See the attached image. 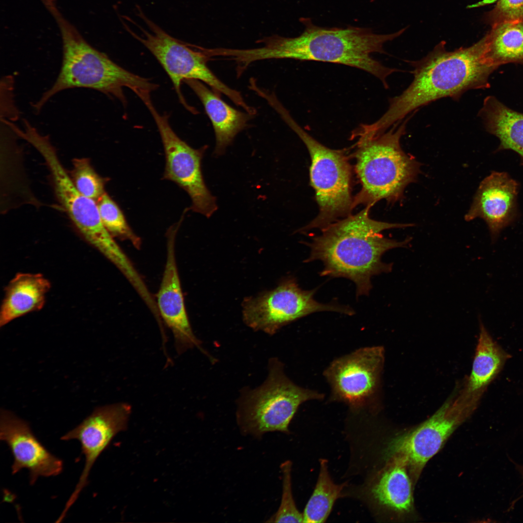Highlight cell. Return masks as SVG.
<instances>
[{
	"mask_svg": "<svg viewBox=\"0 0 523 523\" xmlns=\"http://www.w3.org/2000/svg\"><path fill=\"white\" fill-rule=\"evenodd\" d=\"M370 208L366 206L355 215L331 223L308 244L310 254L305 262L322 261L324 267L321 276L351 280L355 285L357 296L369 294L373 276L392 271V264L382 262V255L390 249L406 247L411 240L407 238L398 241L385 237L381 232L413 225L372 219L369 215Z\"/></svg>",
	"mask_w": 523,
	"mask_h": 523,
	"instance_id": "1",
	"label": "cell"
},
{
	"mask_svg": "<svg viewBox=\"0 0 523 523\" xmlns=\"http://www.w3.org/2000/svg\"><path fill=\"white\" fill-rule=\"evenodd\" d=\"M442 41L423 58L409 62L414 78L399 95L389 100L385 113L374 122L380 131H386L410 113L440 98L458 100L472 89L490 87L489 78L496 69L485 56L483 37L470 46L447 51Z\"/></svg>",
	"mask_w": 523,
	"mask_h": 523,
	"instance_id": "2",
	"label": "cell"
},
{
	"mask_svg": "<svg viewBox=\"0 0 523 523\" xmlns=\"http://www.w3.org/2000/svg\"><path fill=\"white\" fill-rule=\"evenodd\" d=\"M305 28L293 38L275 37L264 41L262 47L253 48L255 62L270 59H292L343 64L366 71L378 78L385 89L387 78L398 69L383 65L371 56L385 53L384 45L396 38L405 30L388 34L374 33L368 28H323L302 18Z\"/></svg>",
	"mask_w": 523,
	"mask_h": 523,
	"instance_id": "3",
	"label": "cell"
},
{
	"mask_svg": "<svg viewBox=\"0 0 523 523\" xmlns=\"http://www.w3.org/2000/svg\"><path fill=\"white\" fill-rule=\"evenodd\" d=\"M55 19L62 44V65L52 86L33 104L39 112L53 96L65 90L84 88L95 90L118 99L124 105V88L132 91L145 104L158 85L123 68L106 54L92 46L63 15L56 0H40Z\"/></svg>",
	"mask_w": 523,
	"mask_h": 523,
	"instance_id": "4",
	"label": "cell"
},
{
	"mask_svg": "<svg viewBox=\"0 0 523 523\" xmlns=\"http://www.w3.org/2000/svg\"><path fill=\"white\" fill-rule=\"evenodd\" d=\"M410 117L382 134L358 138L355 169L361 189L354 199V207L360 204L371 207L383 199L395 202L415 181L419 164L403 151L400 143Z\"/></svg>",
	"mask_w": 523,
	"mask_h": 523,
	"instance_id": "5",
	"label": "cell"
},
{
	"mask_svg": "<svg viewBox=\"0 0 523 523\" xmlns=\"http://www.w3.org/2000/svg\"><path fill=\"white\" fill-rule=\"evenodd\" d=\"M323 398V395L300 387L285 375L282 363L276 358L269 363L267 379L259 387L241 398L237 421L245 435L261 438L269 432H289V424L303 403Z\"/></svg>",
	"mask_w": 523,
	"mask_h": 523,
	"instance_id": "6",
	"label": "cell"
},
{
	"mask_svg": "<svg viewBox=\"0 0 523 523\" xmlns=\"http://www.w3.org/2000/svg\"><path fill=\"white\" fill-rule=\"evenodd\" d=\"M138 15L145 22L148 30H141L139 36L123 22L126 30L140 42L154 56L162 66L173 83L179 101L190 112L196 114L197 110L189 106L183 96L181 85L186 79H196L209 86L216 93L223 94L245 111L253 114L255 108L249 106L241 93L224 84L207 65L210 59L203 47L196 46L177 39L166 32L151 20L138 8Z\"/></svg>",
	"mask_w": 523,
	"mask_h": 523,
	"instance_id": "7",
	"label": "cell"
},
{
	"mask_svg": "<svg viewBox=\"0 0 523 523\" xmlns=\"http://www.w3.org/2000/svg\"><path fill=\"white\" fill-rule=\"evenodd\" d=\"M276 110L302 140L311 157L310 183L315 191L319 212L301 230H322L340 217L351 215L354 208L351 193V168L344 152L331 149L318 141L298 124L282 104L278 105Z\"/></svg>",
	"mask_w": 523,
	"mask_h": 523,
	"instance_id": "8",
	"label": "cell"
},
{
	"mask_svg": "<svg viewBox=\"0 0 523 523\" xmlns=\"http://www.w3.org/2000/svg\"><path fill=\"white\" fill-rule=\"evenodd\" d=\"M476 410L460 391L454 394L426 421L393 439L385 450V457L404 459L415 484L428 461Z\"/></svg>",
	"mask_w": 523,
	"mask_h": 523,
	"instance_id": "9",
	"label": "cell"
},
{
	"mask_svg": "<svg viewBox=\"0 0 523 523\" xmlns=\"http://www.w3.org/2000/svg\"><path fill=\"white\" fill-rule=\"evenodd\" d=\"M28 141L43 157L51 173L55 194L75 227L84 239L105 257L119 248L104 225L96 201L81 194L60 162L47 136L32 132Z\"/></svg>",
	"mask_w": 523,
	"mask_h": 523,
	"instance_id": "10",
	"label": "cell"
},
{
	"mask_svg": "<svg viewBox=\"0 0 523 523\" xmlns=\"http://www.w3.org/2000/svg\"><path fill=\"white\" fill-rule=\"evenodd\" d=\"M315 292V290H302L295 279L287 278L276 289L246 299L243 303L244 321L252 329L272 335L283 326L314 312L354 314L349 307L317 301L314 298Z\"/></svg>",
	"mask_w": 523,
	"mask_h": 523,
	"instance_id": "11",
	"label": "cell"
},
{
	"mask_svg": "<svg viewBox=\"0 0 523 523\" xmlns=\"http://www.w3.org/2000/svg\"><path fill=\"white\" fill-rule=\"evenodd\" d=\"M384 362L381 346L361 348L333 361L324 371L330 400L354 411L370 408L379 391Z\"/></svg>",
	"mask_w": 523,
	"mask_h": 523,
	"instance_id": "12",
	"label": "cell"
},
{
	"mask_svg": "<svg viewBox=\"0 0 523 523\" xmlns=\"http://www.w3.org/2000/svg\"><path fill=\"white\" fill-rule=\"evenodd\" d=\"M158 129L164 149L166 165L163 178L174 182L185 191L192 200L190 209L210 217L217 209L216 198L205 184L201 160L207 147L195 149L173 131L167 114H161L153 102L146 106Z\"/></svg>",
	"mask_w": 523,
	"mask_h": 523,
	"instance_id": "13",
	"label": "cell"
},
{
	"mask_svg": "<svg viewBox=\"0 0 523 523\" xmlns=\"http://www.w3.org/2000/svg\"><path fill=\"white\" fill-rule=\"evenodd\" d=\"M131 413V406L119 402L96 408L78 426L63 435L61 440H77L84 455V467L74 492L67 501L61 516L64 518L86 486L91 470L96 459L113 437L125 430Z\"/></svg>",
	"mask_w": 523,
	"mask_h": 523,
	"instance_id": "14",
	"label": "cell"
},
{
	"mask_svg": "<svg viewBox=\"0 0 523 523\" xmlns=\"http://www.w3.org/2000/svg\"><path fill=\"white\" fill-rule=\"evenodd\" d=\"M180 223L167 231L166 262L156 301L159 316L171 330L179 354L200 345L189 322L176 264L175 242Z\"/></svg>",
	"mask_w": 523,
	"mask_h": 523,
	"instance_id": "15",
	"label": "cell"
},
{
	"mask_svg": "<svg viewBox=\"0 0 523 523\" xmlns=\"http://www.w3.org/2000/svg\"><path fill=\"white\" fill-rule=\"evenodd\" d=\"M0 439L7 444L14 457L12 474L28 469L31 485L40 477L55 476L62 472V461L40 442L28 423L4 409L0 411Z\"/></svg>",
	"mask_w": 523,
	"mask_h": 523,
	"instance_id": "16",
	"label": "cell"
},
{
	"mask_svg": "<svg viewBox=\"0 0 523 523\" xmlns=\"http://www.w3.org/2000/svg\"><path fill=\"white\" fill-rule=\"evenodd\" d=\"M518 187L507 173L492 172L480 183L465 219H484L495 241L515 218Z\"/></svg>",
	"mask_w": 523,
	"mask_h": 523,
	"instance_id": "17",
	"label": "cell"
},
{
	"mask_svg": "<svg viewBox=\"0 0 523 523\" xmlns=\"http://www.w3.org/2000/svg\"><path fill=\"white\" fill-rule=\"evenodd\" d=\"M387 459L385 467L378 474L370 488L377 504L398 516L413 511L415 484L405 461L399 456Z\"/></svg>",
	"mask_w": 523,
	"mask_h": 523,
	"instance_id": "18",
	"label": "cell"
},
{
	"mask_svg": "<svg viewBox=\"0 0 523 523\" xmlns=\"http://www.w3.org/2000/svg\"><path fill=\"white\" fill-rule=\"evenodd\" d=\"M184 82L202 103L215 134L214 154L222 155L235 136L247 126L248 122L254 115L231 107L220 98L219 94L209 89L201 81L189 79Z\"/></svg>",
	"mask_w": 523,
	"mask_h": 523,
	"instance_id": "19",
	"label": "cell"
},
{
	"mask_svg": "<svg viewBox=\"0 0 523 523\" xmlns=\"http://www.w3.org/2000/svg\"><path fill=\"white\" fill-rule=\"evenodd\" d=\"M50 287V281L41 274H16L5 290L0 308V326L42 309Z\"/></svg>",
	"mask_w": 523,
	"mask_h": 523,
	"instance_id": "20",
	"label": "cell"
},
{
	"mask_svg": "<svg viewBox=\"0 0 523 523\" xmlns=\"http://www.w3.org/2000/svg\"><path fill=\"white\" fill-rule=\"evenodd\" d=\"M511 357L493 339L480 321L479 337L472 370L462 390L479 404L488 386L498 376Z\"/></svg>",
	"mask_w": 523,
	"mask_h": 523,
	"instance_id": "21",
	"label": "cell"
},
{
	"mask_svg": "<svg viewBox=\"0 0 523 523\" xmlns=\"http://www.w3.org/2000/svg\"><path fill=\"white\" fill-rule=\"evenodd\" d=\"M486 130L500 140V150H511L523 158V113L515 111L496 97L484 99L478 113Z\"/></svg>",
	"mask_w": 523,
	"mask_h": 523,
	"instance_id": "22",
	"label": "cell"
},
{
	"mask_svg": "<svg viewBox=\"0 0 523 523\" xmlns=\"http://www.w3.org/2000/svg\"><path fill=\"white\" fill-rule=\"evenodd\" d=\"M484 37L485 56L492 66L523 64V20L495 24Z\"/></svg>",
	"mask_w": 523,
	"mask_h": 523,
	"instance_id": "23",
	"label": "cell"
},
{
	"mask_svg": "<svg viewBox=\"0 0 523 523\" xmlns=\"http://www.w3.org/2000/svg\"><path fill=\"white\" fill-rule=\"evenodd\" d=\"M320 464L316 485L303 513V523H324L345 486V483L337 484L333 481L325 459H321Z\"/></svg>",
	"mask_w": 523,
	"mask_h": 523,
	"instance_id": "24",
	"label": "cell"
},
{
	"mask_svg": "<svg viewBox=\"0 0 523 523\" xmlns=\"http://www.w3.org/2000/svg\"><path fill=\"white\" fill-rule=\"evenodd\" d=\"M102 221L113 236L129 241L136 248L141 240L132 231L118 204L106 192L96 201Z\"/></svg>",
	"mask_w": 523,
	"mask_h": 523,
	"instance_id": "25",
	"label": "cell"
},
{
	"mask_svg": "<svg viewBox=\"0 0 523 523\" xmlns=\"http://www.w3.org/2000/svg\"><path fill=\"white\" fill-rule=\"evenodd\" d=\"M72 164L71 179L75 187L81 194L97 201L105 193V179L97 173L87 158H75Z\"/></svg>",
	"mask_w": 523,
	"mask_h": 523,
	"instance_id": "26",
	"label": "cell"
},
{
	"mask_svg": "<svg viewBox=\"0 0 523 523\" xmlns=\"http://www.w3.org/2000/svg\"><path fill=\"white\" fill-rule=\"evenodd\" d=\"M292 462L285 461L280 466L282 474V492L280 505L276 513L267 522L303 523V514L297 508L292 489Z\"/></svg>",
	"mask_w": 523,
	"mask_h": 523,
	"instance_id": "27",
	"label": "cell"
},
{
	"mask_svg": "<svg viewBox=\"0 0 523 523\" xmlns=\"http://www.w3.org/2000/svg\"><path fill=\"white\" fill-rule=\"evenodd\" d=\"M486 19L492 26L504 21L523 20V0H498Z\"/></svg>",
	"mask_w": 523,
	"mask_h": 523,
	"instance_id": "28",
	"label": "cell"
},
{
	"mask_svg": "<svg viewBox=\"0 0 523 523\" xmlns=\"http://www.w3.org/2000/svg\"><path fill=\"white\" fill-rule=\"evenodd\" d=\"M516 468L518 470L520 474L521 475L523 478V465H517ZM523 497V493L521 495V498Z\"/></svg>",
	"mask_w": 523,
	"mask_h": 523,
	"instance_id": "29",
	"label": "cell"
}]
</instances>
